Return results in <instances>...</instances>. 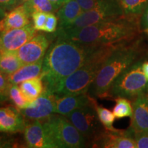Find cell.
<instances>
[{"label": "cell", "instance_id": "obj_1", "mask_svg": "<svg viewBox=\"0 0 148 148\" xmlns=\"http://www.w3.org/2000/svg\"><path fill=\"white\" fill-rule=\"evenodd\" d=\"M100 45H83L56 34L42 62L44 87L51 93L86 62Z\"/></svg>", "mask_w": 148, "mask_h": 148}, {"label": "cell", "instance_id": "obj_2", "mask_svg": "<svg viewBox=\"0 0 148 148\" xmlns=\"http://www.w3.org/2000/svg\"><path fill=\"white\" fill-rule=\"evenodd\" d=\"M140 32V16L123 15L71 32L58 29L56 34L83 45H107L132 40Z\"/></svg>", "mask_w": 148, "mask_h": 148}, {"label": "cell", "instance_id": "obj_3", "mask_svg": "<svg viewBox=\"0 0 148 148\" xmlns=\"http://www.w3.org/2000/svg\"><path fill=\"white\" fill-rule=\"evenodd\" d=\"M142 35L121 42L101 66L97 77L90 85L88 93L94 98H108L111 85L123 71L137 61L143 60L147 55V47Z\"/></svg>", "mask_w": 148, "mask_h": 148}, {"label": "cell", "instance_id": "obj_4", "mask_svg": "<svg viewBox=\"0 0 148 148\" xmlns=\"http://www.w3.org/2000/svg\"><path fill=\"white\" fill-rule=\"evenodd\" d=\"M119 44L99 46L82 66L64 79L55 91V95L88 93L90 85L97 77L104 61Z\"/></svg>", "mask_w": 148, "mask_h": 148}, {"label": "cell", "instance_id": "obj_5", "mask_svg": "<svg viewBox=\"0 0 148 148\" xmlns=\"http://www.w3.org/2000/svg\"><path fill=\"white\" fill-rule=\"evenodd\" d=\"M54 148H82L87 140L66 116L53 114L42 121Z\"/></svg>", "mask_w": 148, "mask_h": 148}, {"label": "cell", "instance_id": "obj_6", "mask_svg": "<svg viewBox=\"0 0 148 148\" xmlns=\"http://www.w3.org/2000/svg\"><path fill=\"white\" fill-rule=\"evenodd\" d=\"M140 60L123 71L112 82L108 97H125L134 99L139 94L148 91V81L142 71Z\"/></svg>", "mask_w": 148, "mask_h": 148}, {"label": "cell", "instance_id": "obj_7", "mask_svg": "<svg viewBox=\"0 0 148 148\" xmlns=\"http://www.w3.org/2000/svg\"><path fill=\"white\" fill-rule=\"evenodd\" d=\"M125 15L119 0H97L95 6L84 11L75 21L59 30L68 32L101 21L114 19Z\"/></svg>", "mask_w": 148, "mask_h": 148}, {"label": "cell", "instance_id": "obj_8", "mask_svg": "<svg viewBox=\"0 0 148 148\" xmlns=\"http://www.w3.org/2000/svg\"><path fill=\"white\" fill-rule=\"evenodd\" d=\"M96 103L97 101L65 115L87 142L91 144L106 130L97 116L95 108Z\"/></svg>", "mask_w": 148, "mask_h": 148}, {"label": "cell", "instance_id": "obj_9", "mask_svg": "<svg viewBox=\"0 0 148 148\" xmlns=\"http://www.w3.org/2000/svg\"><path fill=\"white\" fill-rule=\"evenodd\" d=\"M54 37L55 34H36L16 51V54L23 64L36 62L44 58Z\"/></svg>", "mask_w": 148, "mask_h": 148}, {"label": "cell", "instance_id": "obj_10", "mask_svg": "<svg viewBox=\"0 0 148 148\" xmlns=\"http://www.w3.org/2000/svg\"><path fill=\"white\" fill-rule=\"evenodd\" d=\"M20 112L29 121H44L55 112V94L44 88L42 93L36 100L29 103L27 108Z\"/></svg>", "mask_w": 148, "mask_h": 148}, {"label": "cell", "instance_id": "obj_11", "mask_svg": "<svg viewBox=\"0 0 148 148\" xmlns=\"http://www.w3.org/2000/svg\"><path fill=\"white\" fill-rule=\"evenodd\" d=\"M36 29L32 23L21 28L10 29L0 32V50L16 51L36 35Z\"/></svg>", "mask_w": 148, "mask_h": 148}, {"label": "cell", "instance_id": "obj_12", "mask_svg": "<svg viewBox=\"0 0 148 148\" xmlns=\"http://www.w3.org/2000/svg\"><path fill=\"white\" fill-rule=\"evenodd\" d=\"M92 147L103 148H137L134 138V132L131 128L116 132L105 130L91 144Z\"/></svg>", "mask_w": 148, "mask_h": 148}, {"label": "cell", "instance_id": "obj_13", "mask_svg": "<svg viewBox=\"0 0 148 148\" xmlns=\"http://www.w3.org/2000/svg\"><path fill=\"white\" fill-rule=\"evenodd\" d=\"M23 133L27 147L54 148L41 121L32 120L28 123L25 122Z\"/></svg>", "mask_w": 148, "mask_h": 148}, {"label": "cell", "instance_id": "obj_14", "mask_svg": "<svg viewBox=\"0 0 148 148\" xmlns=\"http://www.w3.org/2000/svg\"><path fill=\"white\" fill-rule=\"evenodd\" d=\"M95 98L88 93L78 95H55V113L66 115L75 110L94 103Z\"/></svg>", "mask_w": 148, "mask_h": 148}, {"label": "cell", "instance_id": "obj_15", "mask_svg": "<svg viewBox=\"0 0 148 148\" xmlns=\"http://www.w3.org/2000/svg\"><path fill=\"white\" fill-rule=\"evenodd\" d=\"M25 126V118L19 109L14 106L0 108V132H23Z\"/></svg>", "mask_w": 148, "mask_h": 148}, {"label": "cell", "instance_id": "obj_16", "mask_svg": "<svg viewBox=\"0 0 148 148\" xmlns=\"http://www.w3.org/2000/svg\"><path fill=\"white\" fill-rule=\"evenodd\" d=\"M131 129L134 133L148 132V92H143L134 99Z\"/></svg>", "mask_w": 148, "mask_h": 148}, {"label": "cell", "instance_id": "obj_17", "mask_svg": "<svg viewBox=\"0 0 148 148\" xmlns=\"http://www.w3.org/2000/svg\"><path fill=\"white\" fill-rule=\"evenodd\" d=\"M31 14L23 3L10 10L0 21V32L10 29L21 28L30 23Z\"/></svg>", "mask_w": 148, "mask_h": 148}, {"label": "cell", "instance_id": "obj_18", "mask_svg": "<svg viewBox=\"0 0 148 148\" xmlns=\"http://www.w3.org/2000/svg\"><path fill=\"white\" fill-rule=\"evenodd\" d=\"M43 59L34 63L24 64L13 73L7 75L10 84H19L23 81L40 76L42 71Z\"/></svg>", "mask_w": 148, "mask_h": 148}, {"label": "cell", "instance_id": "obj_19", "mask_svg": "<svg viewBox=\"0 0 148 148\" xmlns=\"http://www.w3.org/2000/svg\"><path fill=\"white\" fill-rule=\"evenodd\" d=\"M83 12L76 0H69L62 4L57 10L56 14L59 20V27H66L75 21Z\"/></svg>", "mask_w": 148, "mask_h": 148}, {"label": "cell", "instance_id": "obj_20", "mask_svg": "<svg viewBox=\"0 0 148 148\" xmlns=\"http://www.w3.org/2000/svg\"><path fill=\"white\" fill-rule=\"evenodd\" d=\"M18 86L24 97L29 103L36 100L42 93L45 88L41 75L23 81Z\"/></svg>", "mask_w": 148, "mask_h": 148}, {"label": "cell", "instance_id": "obj_21", "mask_svg": "<svg viewBox=\"0 0 148 148\" xmlns=\"http://www.w3.org/2000/svg\"><path fill=\"white\" fill-rule=\"evenodd\" d=\"M16 51L0 50V71L5 75H10L23 66Z\"/></svg>", "mask_w": 148, "mask_h": 148}, {"label": "cell", "instance_id": "obj_22", "mask_svg": "<svg viewBox=\"0 0 148 148\" xmlns=\"http://www.w3.org/2000/svg\"><path fill=\"white\" fill-rule=\"evenodd\" d=\"M29 14L36 11L43 12H55L60 8L61 5L53 3L50 0H26L23 3Z\"/></svg>", "mask_w": 148, "mask_h": 148}, {"label": "cell", "instance_id": "obj_23", "mask_svg": "<svg viewBox=\"0 0 148 148\" xmlns=\"http://www.w3.org/2000/svg\"><path fill=\"white\" fill-rule=\"evenodd\" d=\"M125 15L140 16L148 0H119Z\"/></svg>", "mask_w": 148, "mask_h": 148}, {"label": "cell", "instance_id": "obj_24", "mask_svg": "<svg viewBox=\"0 0 148 148\" xmlns=\"http://www.w3.org/2000/svg\"><path fill=\"white\" fill-rule=\"evenodd\" d=\"M114 105L112 112L116 119H122L125 117H132L133 114L132 103L129 99L125 97L115 98Z\"/></svg>", "mask_w": 148, "mask_h": 148}, {"label": "cell", "instance_id": "obj_25", "mask_svg": "<svg viewBox=\"0 0 148 148\" xmlns=\"http://www.w3.org/2000/svg\"><path fill=\"white\" fill-rule=\"evenodd\" d=\"M95 108L99 121L101 122L105 129L107 130L112 131V132H116L119 130L113 127V123L115 120V116L113 112L104 107L99 106L97 103H95Z\"/></svg>", "mask_w": 148, "mask_h": 148}, {"label": "cell", "instance_id": "obj_26", "mask_svg": "<svg viewBox=\"0 0 148 148\" xmlns=\"http://www.w3.org/2000/svg\"><path fill=\"white\" fill-rule=\"evenodd\" d=\"M8 99L13 105L19 110L27 108L29 105L28 102L22 93L19 86L17 84H10L8 89Z\"/></svg>", "mask_w": 148, "mask_h": 148}, {"label": "cell", "instance_id": "obj_27", "mask_svg": "<svg viewBox=\"0 0 148 148\" xmlns=\"http://www.w3.org/2000/svg\"><path fill=\"white\" fill-rule=\"evenodd\" d=\"M47 16V12H39V11H36V12H32L31 14L33 25L36 31H43Z\"/></svg>", "mask_w": 148, "mask_h": 148}, {"label": "cell", "instance_id": "obj_28", "mask_svg": "<svg viewBox=\"0 0 148 148\" xmlns=\"http://www.w3.org/2000/svg\"><path fill=\"white\" fill-rule=\"evenodd\" d=\"M58 16H56L53 12H48L43 31L47 33H53L57 30L58 26Z\"/></svg>", "mask_w": 148, "mask_h": 148}, {"label": "cell", "instance_id": "obj_29", "mask_svg": "<svg viewBox=\"0 0 148 148\" xmlns=\"http://www.w3.org/2000/svg\"><path fill=\"white\" fill-rule=\"evenodd\" d=\"M10 85L7 75L0 71V96L8 98V95Z\"/></svg>", "mask_w": 148, "mask_h": 148}, {"label": "cell", "instance_id": "obj_30", "mask_svg": "<svg viewBox=\"0 0 148 148\" xmlns=\"http://www.w3.org/2000/svg\"><path fill=\"white\" fill-rule=\"evenodd\" d=\"M137 148H148V132L134 133Z\"/></svg>", "mask_w": 148, "mask_h": 148}, {"label": "cell", "instance_id": "obj_31", "mask_svg": "<svg viewBox=\"0 0 148 148\" xmlns=\"http://www.w3.org/2000/svg\"><path fill=\"white\" fill-rule=\"evenodd\" d=\"M19 144L16 140L13 138L8 137L6 136L0 135V148L1 147H18Z\"/></svg>", "mask_w": 148, "mask_h": 148}, {"label": "cell", "instance_id": "obj_32", "mask_svg": "<svg viewBox=\"0 0 148 148\" xmlns=\"http://www.w3.org/2000/svg\"><path fill=\"white\" fill-rule=\"evenodd\" d=\"M23 2V0H0V7L5 11L11 10Z\"/></svg>", "mask_w": 148, "mask_h": 148}, {"label": "cell", "instance_id": "obj_33", "mask_svg": "<svg viewBox=\"0 0 148 148\" xmlns=\"http://www.w3.org/2000/svg\"><path fill=\"white\" fill-rule=\"evenodd\" d=\"M140 29L141 32L148 29V3L140 16Z\"/></svg>", "mask_w": 148, "mask_h": 148}, {"label": "cell", "instance_id": "obj_34", "mask_svg": "<svg viewBox=\"0 0 148 148\" xmlns=\"http://www.w3.org/2000/svg\"><path fill=\"white\" fill-rule=\"evenodd\" d=\"M82 8L83 12L87 11L95 6L97 0H76Z\"/></svg>", "mask_w": 148, "mask_h": 148}, {"label": "cell", "instance_id": "obj_35", "mask_svg": "<svg viewBox=\"0 0 148 148\" xmlns=\"http://www.w3.org/2000/svg\"><path fill=\"white\" fill-rule=\"evenodd\" d=\"M142 71L148 81V60H144L142 62Z\"/></svg>", "mask_w": 148, "mask_h": 148}, {"label": "cell", "instance_id": "obj_36", "mask_svg": "<svg viewBox=\"0 0 148 148\" xmlns=\"http://www.w3.org/2000/svg\"><path fill=\"white\" fill-rule=\"evenodd\" d=\"M50 1H53V3H57V4H59V5H62V4H64V3H66V1H69V0H50Z\"/></svg>", "mask_w": 148, "mask_h": 148}, {"label": "cell", "instance_id": "obj_37", "mask_svg": "<svg viewBox=\"0 0 148 148\" xmlns=\"http://www.w3.org/2000/svg\"><path fill=\"white\" fill-rule=\"evenodd\" d=\"M5 14H6V13H5V11L3 10L2 8L0 7V21H1V20L5 17Z\"/></svg>", "mask_w": 148, "mask_h": 148}, {"label": "cell", "instance_id": "obj_38", "mask_svg": "<svg viewBox=\"0 0 148 148\" xmlns=\"http://www.w3.org/2000/svg\"><path fill=\"white\" fill-rule=\"evenodd\" d=\"M7 100H8V98L2 97V96H0V104L2 102H3V101H5Z\"/></svg>", "mask_w": 148, "mask_h": 148}, {"label": "cell", "instance_id": "obj_39", "mask_svg": "<svg viewBox=\"0 0 148 148\" xmlns=\"http://www.w3.org/2000/svg\"><path fill=\"white\" fill-rule=\"evenodd\" d=\"M142 32L145 33V34H147V35H148V29H147V30H145V31H143V32Z\"/></svg>", "mask_w": 148, "mask_h": 148}, {"label": "cell", "instance_id": "obj_40", "mask_svg": "<svg viewBox=\"0 0 148 148\" xmlns=\"http://www.w3.org/2000/svg\"><path fill=\"white\" fill-rule=\"evenodd\" d=\"M23 2H24V1H26V0H23Z\"/></svg>", "mask_w": 148, "mask_h": 148}, {"label": "cell", "instance_id": "obj_41", "mask_svg": "<svg viewBox=\"0 0 148 148\" xmlns=\"http://www.w3.org/2000/svg\"><path fill=\"white\" fill-rule=\"evenodd\" d=\"M147 92H148V91H147Z\"/></svg>", "mask_w": 148, "mask_h": 148}]
</instances>
